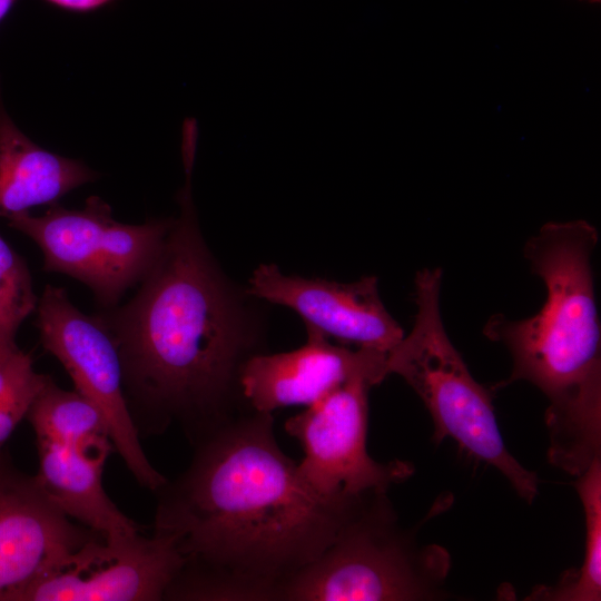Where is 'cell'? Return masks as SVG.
<instances>
[{
  "label": "cell",
  "instance_id": "obj_10",
  "mask_svg": "<svg viewBox=\"0 0 601 601\" xmlns=\"http://www.w3.org/2000/svg\"><path fill=\"white\" fill-rule=\"evenodd\" d=\"M246 294L293 309L306 328L344 346L388 354L404 337L380 297L375 276L338 283L287 276L275 264H263L250 276Z\"/></svg>",
  "mask_w": 601,
  "mask_h": 601
},
{
  "label": "cell",
  "instance_id": "obj_14",
  "mask_svg": "<svg viewBox=\"0 0 601 601\" xmlns=\"http://www.w3.org/2000/svg\"><path fill=\"white\" fill-rule=\"evenodd\" d=\"M96 178L83 162L50 152L27 137L8 115L0 88V217L57 204Z\"/></svg>",
  "mask_w": 601,
  "mask_h": 601
},
{
  "label": "cell",
  "instance_id": "obj_20",
  "mask_svg": "<svg viewBox=\"0 0 601 601\" xmlns=\"http://www.w3.org/2000/svg\"><path fill=\"white\" fill-rule=\"evenodd\" d=\"M581 1H588V2H591V3H595V2H599L600 0H581Z\"/></svg>",
  "mask_w": 601,
  "mask_h": 601
},
{
  "label": "cell",
  "instance_id": "obj_4",
  "mask_svg": "<svg viewBox=\"0 0 601 601\" xmlns=\"http://www.w3.org/2000/svg\"><path fill=\"white\" fill-rule=\"evenodd\" d=\"M449 552L420 544L386 492L357 495L329 545L279 589L283 601H426L445 599Z\"/></svg>",
  "mask_w": 601,
  "mask_h": 601
},
{
  "label": "cell",
  "instance_id": "obj_19",
  "mask_svg": "<svg viewBox=\"0 0 601 601\" xmlns=\"http://www.w3.org/2000/svg\"><path fill=\"white\" fill-rule=\"evenodd\" d=\"M18 0H0V22L8 16Z\"/></svg>",
  "mask_w": 601,
  "mask_h": 601
},
{
  "label": "cell",
  "instance_id": "obj_2",
  "mask_svg": "<svg viewBox=\"0 0 601 601\" xmlns=\"http://www.w3.org/2000/svg\"><path fill=\"white\" fill-rule=\"evenodd\" d=\"M180 215L138 290L96 316L114 338L141 437L180 427L191 445L243 412L239 374L254 354L247 308L201 236L190 178Z\"/></svg>",
  "mask_w": 601,
  "mask_h": 601
},
{
  "label": "cell",
  "instance_id": "obj_7",
  "mask_svg": "<svg viewBox=\"0 0 601 601\" xmlns=\"http://www.w3.org/2000/svg\"><path fill=\"white\" fill-rule=\"evenodd\" d=\"M36 311L42 347L62 364L75 390L100 410L115 451L137 483L155 492L167 479L142 450L125 396L119 352L110 333L96 315L80 312L61 287L47 285Z\"/></svg>",
  "mask_w": 601,
  "mask_h": 601
},
{
  "label": "cell",
  "instance_id": "obj_17",
  "mask_svg": "<svg viewBox=\"0 0 601 601\" xmlns=\"http://www.w3.org/2000/svg\"><path fill=\"white\" fill-rule=\"evenodd\" d=\"M37 305L27 263L0 235V357L19 349L17 332Z\"/></svg>",
  "mask_w": 601,
  "mask_h": 601
},
{
  "label": "cell",
  "instance_id": "obj_11",
  "mask_svg": "<svg viewBox=\"0 0 601 601\" xmlns=\"http://www.w3.org/2000/svg\"><path fill=\"white\" fill-rule=\"evenodd\" d=\"M95 533L67 516L35 475L0 454V601H17Z\"/></svg>",
  "mask_w": 601,
  "mask_h": 601
},
{
  "label": "cell",
  "instance_id": "obj_8",
  "mask_svg": "<svg viewBox=\"0 0 601 601\" xmlns=\"http://www.w3.org/2000/svg\"><path fill=\"white\" fill-rule=\"evenodd\" d=\"M374 386L357 377L289 417L286 432L304 450L298 469L305 481L324 496H353L387 492L410 479V462H377L366 449L367 394Z\"/></svg>",
  "mask_w": 601,
  "mask_h": 601
},
{
  "label": "cell",
  "instance_id": "obj_16",
  "mask_svg": "<svg viewBox=\"0 0 601 601\" xmlns=\"http://www.w3.org/2000/svg\"><path fill=\"white\" fill-rule=\"evenodd\" d=\"M26 418L36 439L72 442L92 434H109L100 410L76 390L58 386L51 376L32 402Z\"/></svg>",
  "mask_w": 601,
  "mask_h": 601
},
{
  "label": "cell",
  "instance_id": "obj_13",
  "mask_svg": "<svg viewBox=\"0 0 601 601\" xmlns=\"http://www.w3.org/2000/svg\"><path fill=\"white\" fill-rule=\"evenodd\" d=\"M36 444L38 471L35 476L67 516L109 539L141 531L105 491L104 466L115 451L108 433L72 442L36 439Z\"/></svg>",
  "mask_w": 601,
  "mask_h": 601
},
{
  "label": "cell",
  "instance_id": "obj_5",
  "mask_svg": "<svg viewBox=\"0 0 601 601\" xmlns=\"http://www.w3.org/2000/svg\"><path fill=\"white\" fill-rule=\"evenodd\" d=\"M441 282L440 268L416 273L414 325L388 353L387 373L403 377L423 401L434 423L435 443L455 440L470 455L499 470L531 503L539 479L505 447L490 391L473 378L446 334L440 312Z\"/></svg>",
  "mask_w": 601,
  "mask_h": 601
},
{
  "label": "cell",
  "instance_id": "obj_15",
  "mask_svg": "<svg viewBox=\"0 0 601 601\" xmlns=\"http://www.w3.org/2000/svg\"><path fill=\"white\" fill-rule=\"evenodd\" d=\"M575 489L584 510L585 551L577 571L552 587L534 588L526 600L600 601L601 599V459L578 476Z\"/></svg>",
  "mask_w": 601,
  "mask_h": 601
},
{
  "label": "cell",
  "instance_id": "obj_18",
  "mask_svg": "<svg viewBox=\"0 0 601 601\" xmlns=\"http://www.w3.org/2000/svg\"><path fill=\"white\" fill-rule=\"evenodd\" d=\"M50 4H53L63 10L71 12H90L97 10L112 0H45Z\"/></svg>",
  "mask_w": 601,
  "mask_h": 601
},
{
  "label": "cell",
  "instance_id": "obj_12",
  "mask_svg": "<svg viewBox=\"0 0 601 601\" xmlns=\"http://www.w3.org/2000/svg\"><path fill=\"white\" fill-rule=\"evenodd\" d=\"M307 329L306 343L297 349L252 355L239 374V388L248 407L273 413L292 405H312L357 377L373 385L388 375L385 353L335 345Z\"/></svg>",
  "mask_w": 601,
  "mask_h": 601
},
{
  "label": "cell",
  "instance_id": "obj_1",
  "mask_svg": "<svg viewBox=\"0 0 601 601\" xmlns=\"http://www.w3.org/2000/svg\"><path fill=\"white\" fill-rule=\"evenodd\" d=\"M193 446L186 470L154 492L152 533L184 558L165 600H277L357 495L316 492L279 447L272 413L243 412Z\"/></svg>",
  "mask_w": 601,
  "mask_h": 601
},
{
  "label": "cell",
  "instance_id": "obj_6",
  "mask_svg": "<svg viewBox=\"0 0 601 601\" xmlns=\"http://www.w3.org/2000/svg\"><path fill=\"white\" fill-rule=\"evenodd\" d=\"M8 225L33 240L43 270L70 276L92 292L102 309L118 305L158 259L174 219L118 221L111 207L91 196L81 209L52 204L41 216L29 211L7 217Z\"/></svg>",
  "mask_w": 601,
  "mask_h": 601
},
{
  "label": "cell",
  "instance_id": "obj_9",
  "mask_svg": "<svg viewBox=\"0 0 601 601\" xmlns=\"http://www.w3.org/2000/svg\"><path fill=\"white\" fill-rule=\"evenodd\" d=\"M183 563L166 536L95 533L17 601H160Z\"/></svg>",
  "mask_w": 601,
  "mask_h": 601
},
{
  "label": "cell",
  "instance_id": "obj_3",
  "mask_svg": "<svg viewBox=\"0 0 601 601\" xmlns=\"http://www.w3.org/2000/svg\"><path fill=\"white\" fill-rule=\"evenodd\" d=\"M598 240L583 219L543 225L524 246L546 288L543 306L523 319L493 315L483 328L513 363L494 390L525 381L546 396L549 461L577 476L601 459V334L591 268Z\"/></svg>",
  "mask_w": 601,
  "mask_h": 601
}]
</instances>
